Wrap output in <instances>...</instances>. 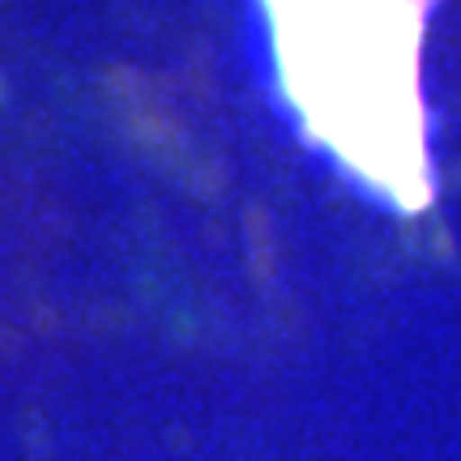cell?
<instances>
[{"label": "cell", "instance_id": "obj_1", "mask_svg": "<svg viewBox=\"0 0 461 461\" xmlns=\"http://www.w3.org/2000/svg\"><path fill=\"white\" fill-rule=\"evenodd\" d=\"M282 68L316 129L376 180H419L423 0H269Z\"/></svg>", "mask_w": 461, "mask_h": 461}]
</instances>
